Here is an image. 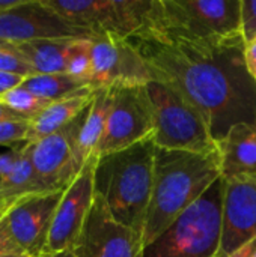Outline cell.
<instances>
[{"label": "cell", "instance_id": "cell-33", "mask_svg": "<svg viewBox=\"0 0 256 257\" xmlns=\"http://www.w3.org/2000/svg\"><path fill=\"white\" fill-rule=\"evenodd\" d=\"M21 0H0V12L6 11V9H11L14 6H17Z\"/></svg>", "mask_w": 256, "mask_h": 257}, {"label": "cell", "instance_id": "cell-16", "mask_svg": "<svg viewBox=\"0 0 256 257\" xmlns=\"http://www.w3.org/2000/svg\"><path fill=\"white\" fill-rule=\"evenodd\" d=\"M222 179L256 175V130L240 123L217 143Z\"/></svg>", "mask_w": 256, "mask_h": 257}, {"label": "cell", "instance_id": "cell-15", "mask_svg": "<svg viewBox=\"0 0 256 257\" xmlns=\"http://www.w3.org/2000/svg\"><path fill=\"white\" fill-rule=\"evenodd\" d=\"M223 182L220 253L226 257L256 236V175Z\"/></svg>", "mask_w": 256, "mask_h": 257}, {"label": "cell", "instance_id": "cell-25", "mask_svg": "<svg viewBox=\"0 0 256 257\" xmlns=\"http://www.w3.org/2000/svg\"><path fill=\"white\" fill-rule=\"evenodd\" d=\"M29 133V120H2L0 122V146H12L26 143Z\"/></svg>", "mask_w": 256, "mask_h": 257}, {"label": "cell", "instance_id": "cell-38", "mask_svg": "<svg viewBox=\"0 0 256 257\" xmlns=\"http://www.w3.org/2000/svg\"><path fill=\"white\" fill-rule=\"evenodd\" d=\"M253 41H255V42H256V38H255V39H253Z\"/></svg>", "mask_w": 256, "mask_h": 257}, {"label": "cell", "instance_id": "cell-29", "mask_svg": "<svg viewBox=\"0 0 256 257\" xmlns=\"http://www.w3.org/2000/svg\"><path fill=\"white\" fill-rule=\"evenodd\" d=\"M26 78L17 74H11V72H2L0 71V96H3L5 93L11 92L12 89L18 87L23 84Z\"/></svg>", "mask_w": 256, "mask_h": 257}, {"label": "cell", "instance_id": "cell-6", "mask_svg": "<svg viewBox=\"0 0 256 257\" xmlns=\"http://www.w3.org/2000/svg\"><path fill=\"white\" fill-rule=\"evenodd\" d=\"M151 99L157 148L210 154L217 151L204 116L170 84L151 81L146 84Z\"/></svg>", "mask_w": 256, "mask_h": 257}, {"label": "cell", "instance_id": "cell-10", "mask_svg": "<svg viewBox=\"0 0 256 257\" xmlns=\"http://www.w3.org/2000/svg\"><path fill=\"white\" fill-rule=\"evenodd\" d=\"M100 157H92L65 188L51 224L44 254L72 251L95 200V169Z\"/></svg>", "mask_w": 256, "mask_h": 257}, {"label": "cell", "instance_id": "cell-31", "mask_svg": "<svg viewBox=\"0 0 256 257\" xmlns=\"http://www.w3.org/2000/svg\"><path fill=\"white\" fill-rule=\"evenodd\" d=\"M226 257H256V236Z\"/></svg>", "mask_w": 256, "mask_h": 257}, {"label": "cell", "instance_id": "cell-28", "mask_svg": "<svg viewBox=\"0 0 256 257\" xmlns=\"http://www.w3.org/2000/svg\"><path fill=\"white\" fill-rule=\"evenodd\" d=\"M20 152H21V146H14L12 149L0 154V181L5 179L12 172V169L18 161Z\"/></svg>", "mask_w": 256, "mask_h": 257}, {"label": "cell", "instance_id": "cell-9", "mask_svg": "<svg viewBox=\"0 0 256 257\" xmlns=\"http://www.w3.org/2000/svg\"><path fill=\"white\" fill-rule=\"evenodd\" d=\"M158 81V74L130 41L113 35L92 38V75L95 89L136 86Z\"/></svg>", "mask_w": 256, "mask_h": 257}, {"label": "cell", "instance_id": "cell-2", "mask_svg": "<svg viewBox=\"0 0 256 257\" xmlns=\"http://www.w3.org/2000/svg\"><path fill=\"white\" fill-rule=\"evenodd\" d=\"M220 178L219 149L198 154L155 148L154 185L143 229V245L161 235Z\"/></svg>", "mask_w": 256, "mask_h": 257}, {"label": "cell", "instance_id": "cell-35", "mask_svg": "<svg viewBox=\"0 0 256 257\" xmlns=\"http://www.w3.org/2000/svg\"><path fill=\"white\" fill-rule=\"evenodd\" d=\"M0 257H30L26 253H9V254H0Z\"/></svg>", "mask_w": 256, "mask_h": 257}, {"label": "cell", "instance_id": "cell-3", "mask_svg": "<svg viewBox=\"0 0 256 257\" xmlns=\"http://www.w3.org/2000/svg\"><path fill=\"white\" fill-rule=\"evenodd\" d=\"M154 137L145 139L127 149L98 158L95 169V191L106 202L112 217L142 235L152 196Z\"/></svg>", "mask_w": 256, "mask_h": 257}, {"label": "cell", "instance_id": "cell-36", "mask_svg": "<svg viewBox=\"0 0 256 257\" xmlns=\"http://www.w3.org/2000/svg\"><path fill=\"white\" fill-rule=\"evenodd\" d=\"M5 208H11L9 205H0V209H5Z\"/></svg>", "mask_w": 256, "mask_h": 257}, {"label": "cell", "instance_id": "cell-1", "mask_svg": "<svg viewBox=\"0 0 256 257\" xmlns=\"http://www.w3.org/2000/svg\"><path fill=\"white\" fill-rule=\"evenodd\" d=\"M158 74L205 119L216 143L235 125L256 130V81L244 38L207 42L174 32H145L130 39Z\"/></svg>", "mask_w": 256, "mask_h": 257}, {"label": "cell", "instance_id": "cell-37", "mask_svg": "<svg viewBox=\"0 0 256 257\" xmlns=\"http://www.w3.org/2000/svg\"><path fill=\"white\" fill-rule=\"evenodd\" d=\"M8 42H5V41H0V47H3V45H6Z\"/></svg>", "mask_w": 256, "mask_h": 257}, {"label": "cell", "instance_id": "cell-22", "mask_svg": "<svg viewBox=\"0 0 256 257\" xmlns=\"http://www.w3.org/2000/svg\"><path fill=\"white\" fill-rule=\"evenodd\" d=\"M0 102L9 107L14 113L21 116L26 120H32L35 116H38L45 107H48L51 102L36 96L30 90L24 89L23 86H18L12 89L11 92L0 96Z\"/></svg>", "mask_w": 256, "mask_h": 257}, {"label": "cell", "instance_id": "cell-23", "mask_svg": "<svg viewBox=\"0 0 256 257\" xmlns=\"http://www.w3.org/2000/svg\"><path fill=\"white\" fill-rule=\"evenodd\" d=\"M66 74L71 77L91 83L92 75V38L74 39L68 57H66Z\"/></svg>", "mask_w": 256, "mask_h": 257}, {"label": "cell", "instance_id": "cell-27", "mask_svg": "<svg viewBox=\"0 0 256 257\" xmlns=\"http://www.w3.org/2000/svg\"><path fill=\"white\" fill-rule=\"evenodd\" d=\"M9 208L0 209V254H9V253H24L21 247L17 244L15 238L12 236V232L8 224L6 212Z\"/></svg>", "mask_w": 256, "mask_h": 257}, {"label": "cell", "instance_id": "cell-26", "mask_svg": "<svg viewBox=\"0 0 256 257\" xmlns=\"http://www.w3.org/2000/svg\"><path fill=\"white\" fill-rule=\"evenodd\" d=\"M241 30L246 44L256 38V0L241 2Z\"/></svg>", "mask_w": 256, "mask_h": 257}, {"label": "cell", "instance_id": "cell-18", "mask_svg": "<svg viewBox=\"0 0 256 257\" xmlns=\"http://www.w3.org/2000/svg\"><path fill=\"white\" fill-rule=\"evenodd\" d=\"M110 105H112V89L110 87L97 89L77 139L75 167L78 173L92 157H98V149L106 133Z\"/></svg>", "mask_w": 256, "mask_h": 257}, {"label": "cell", "instance_id": "cell-32", "mask_svg": "<svg viewBox=\"0 0 256 257\" xmlns=\"http://www.w3.org/2000/svg\"><path fill=\"white\" fill-rule=\"evenodd\" d=\"M2 120H26V119H23L21 116L14 113L9 107L0 102V122Z\"/></svg>", "mask_w": 256, "mask_h": 257}, {"label": "cell", "instance_id": "cell-11", "mask_svg": "<svg viewBox=\"0 0 256 257\" xmlns=\"http://www.w3.org/2000/svg\"><path fill=\"white\" fill-rule=\"evenodd\" d=\"M95 35L77 27L44 0H21L17 6L0 12V41L8 44H24L38 39H83Z\"/></svg>", "mask_w": 256, "mask_h": 257}, {"label": "cell", "instance_id": "cell-24", "mask_svg": "<svg viewBox=\"0 0 256 257\" xmlns=\"http://www.w3.org/2000/svg\"><path fill=\"white\" fill-rule=\"evenodd\" d=\"M0 71L2 72H11L21 75L24 78L33 75V69L29 66L26 60H23L14 50L11 44H6L0 47Z\"/></svg>", "mask_w": 256, "mask_h": 257}, {"label": "cell", "instance_id": "cell-30", "mask_svg": "<svg viewBox=\"0 0 256 257\" xmlns=\"http://www.w3.org/2000/svg\"><path fill=\"white\" fill-rule=\"evenodd\" d=\"M244 59H246V65L247 69L252 75V78L256 81V42H247L246 48H244Z\"/></svg>", "mask_w": 256, "mask_h": 257}, {"label": "cell", "instance_id": "cell-19", "mask_svg": "<svg viewBox=\"0 0 256 257\" xmlns=\"http://www.w3.org/2000/svg\"><path fill=\"white\" fill-rule=\"evenodd\" d=\"M74 39H38L11 44L12 50L29 63L35 74H59L66 69V57Z\"/></svg>", "mask_w": 256, "mask_h": 257}, {"label": "cell", "instance_id": "cell-17", "mask_svg": "<svg viewBox=\"0 0 256 257\" xmlns=\"http://www.w3.org/2000/svg\"><path fill=\"white\" fill-rule=\"evenodd\" d=\"M95 90V87H89L80 93L59 99L45 107L38 116L29 120V133L26 143L38 142L69 125L78 114H81L91 105Z\"/></svg>", "mask_w": 256, "mask_h": 257}, {"label": "cell", "instance_id": "cell-4", "mask_svg": "<svg viewBox=\"0 0 256 257\" xmlns=\"http://www.w3.org/2000/svg\"><path fill=\"white\" fill-rule=\"evenodd\" d=\"M223 187L220 178L161 235L145 245L143 257H223Z\"/></svg>", "mask_w": 256, "mask_h": 257}, {"label": "cell", "instance_id": "cell-20", "mask_svg": "<svg viewBox=\"0 0 256 257\" xmlns=\"http://www.w3.org/2000/svg\"><path fill=\"white\" fill-rule=\"evenodd\" d=\"M38 193L42 191L33 169L30 143H24L15 167L5 179L0 181V205L12 206L17 200Z\"/></svg>", "mask_w": 256, "mask_h": 257}, {"label": "cell", "instance_id": "cell-13", "mask_svg": "<svg viewBox=\"0 0 256 257\" xmlns=\"http://www.w3.org/2000/svg\"><path fill=\"white\" fill-rule=\"evenodd\" d=\"M142 235L118 223L97 193L83 232L72 250L75 257H143Z\"/></svg>", "mask_w": 256, "mask_h": 257}, {"label": "cell", "instance_id": "cell-14", "mask_svg": "<svg viewBox=\"0 0 256 257\" xmlns=\"http://www.w3.org/2000/svg\"><path fill=\"white\" fill-rule=\"evenodd\" d=\"M63 191L30 194L17 200L8 209L6 218L12 236L21 250L30 257L44 256Z\"/></svg>", "mask_w": 256, "mask_h": 257}, {"label": "cell", "instance_id": "cell-21", "mask_svg": "<svg viewBox=\"0 0 256 257\" xmlns=\"http://www.w3.org/2000/svg\"><path fill=\"white\" fill-rule=\"evenodd\" d=\"M21 86L48 102H56L59 99L72 96L89 87H94L91 83L77 80L66 72L33 74L27 77Z\"/></svg>", "mask_w": 256, "mask_h": 257}, {"label": "cell", "instance_id": "cell-12", "mask_svg": "<svg viewBox=\"0 0 256 257\" xmlns=\"http://www.w3.org/2000/svg\"><path fill=\"white\" fill-rule=\"evenodd\" d=\"M88 108L60 131L30 143L32 163L42 193L65 190L78 175L75 148Z\"/></svg>", "mask_w": 256, "mask_h": 257}, {"label": "cell", "instance_id": "cell-34", "mask_svg": "<svg viewBox=\"0 0 256 257\" xmlns=\"http://www.w3.org/2000/svg\"><path fill=\"white\" fill-rule=\"evenodd\" d=\"M41 257H75L72 251H63V253H59V254H44Z\"/></svg>", "mask_w": 256, "mask_h": 257}, {"label": "cell", "instance_id": "cell-7", "mask_svg": "<svg viewBox=\"0 0 256 257\" xmlns=\"http://www.w3.org/2000/svg\"><path fill=\"white\" fill-rule=\"evenodd\" d=\"M243 0H158V17L151 32H174L207 42L244 38Z\"/></svg>", "mask_w": 256, "mask_h": 257}, {"label": "cell", "instance_id": "cell-8", "mask_svg": "<svg viewBox=\"0 0 256 257\" xmlns=\"http://www.w3.org/2000/svg\"><path fill=\"white\" fill-rule=\"evenodd\" d=\"M112 105L98 157L127 149L154 136L155 120L146 84L113 86Z\"/></svg>", "mask_w": 256, "mask_h": 257}, {"label": "cell", "instance_id": "cell-5", "mask_svg": "<svg viewBox=\"0 0 256 257\" xmlns=\"http://www.w3.org/2000/svg\"><path fill=\"white\" fill-rule=\"evenodd\" d=\"M68 23L94 35L133 39L155 26L157 0H44Z\"/></svg>", "mask_w": 256, "mask_h": 257}]
</instances>
